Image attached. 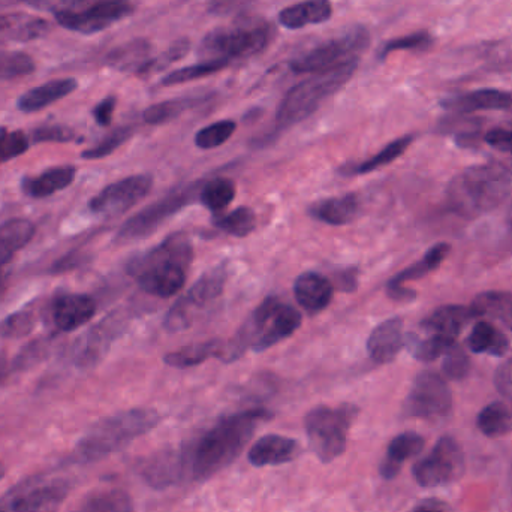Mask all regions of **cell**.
Wrapping results in <instances>:
<instances>
[{"label":"cell","mask_w":512,"mask_h":512,"mask_svg":"<svg viewBox=\"0 0 512 512\" xmlns=\"http://www.w3.org/2000/svg\"><path fill=\"white\" fill-rule=\"evenodd\" d=\"M370 33L361 24L348 27L340 35L316 45L289 63L295 74H315L339 68L352 62H360L361 54L369 48Z\"/></svg>","instance_id":"9c48e42d"},{"label":"cell","mask_w":512,"mask_h":512,"mask_svg":"<svg viewBox=\"0 0 512 512\" xmlns=\"http://www.w3.org/2000/svg\"><path fill=\"white\" fill-rule=\"evenodd\" d=\"M194 261V246L185 233L168 236L161 245L132 258L126 270L147 294L170 298L182 291Z\"/></svg>","instance_id":"7a4b0ae2"},{"label":"cell","mask_w":512,"mask_h":512,"mask_svg":"<svg viewBox=\"0 0 512 512\" xmlns=\"http://www.w3.org/2000/svg\"><path fill=\"white\" fill-rule=\"evenodd\" d=\"M5 474H6L5 465H3L2 462H0V480H2L3 477H5Z\"/></svg>","instance_id":"94428289"},{"label":"cell","mask_w":512,"mask_h":512,"mask_svg":"<svg viewBox=\"0 0 512 512\" xmlns=\"http://www.w3.org/2000/svg\"><path fill=\"white\" fill-rule=\"evenodd\" d=\"M405 322L399 316L387 319L370 333L367 340V352L375 363L387 364L396 360L405 346Z\"/></svg>","instance_id":"d6986e66"},{"label":"cell","mask_w":512,"mask_h":512,"mask_svg":"<svg viewBox=\"0 0 512 512\" xmlns=\"http://www.w3.org/2000/svg\"><path fill=\"white\" fill-rule=\"evenodd\" d=\"M228 273L225 265L213 268L200 277L197 283L189 289L185 297L180 298L174 307H171L165 318V328L168 331L186 330L192 322V312L198 307L215 301L224 291L227 283Z\"/></svg>","instance_id":"5bb4252c"},{"label":"cell","mask_w":512,"mask_h":512,"mask_svg":"<svg viewBox=\"0 0 512 512\" xmlns=\"http://www.w3.org/2000/svg\"><path fill=\"white\" fill-rule=\"evenodd\" d=\"M442 357V372L448 379L462 381L469 375L471 358L459 343H454Z\"/></svg>","instance_id":"7dc6e473"},{"label":"cell","mask_w":512,"mask_h":512,"mask_svg":"<svg viewBox=\"0 0 512 512\" xmlns=\"http://www.w3.org/2000/svg\"><path fill=\"white\" fill-rule=\"evenodd\" d=\"M360 409L351 403L316 406L304 418V429L313 454L322 463H331L345 453L349 430Z\"/></svg>","instance_id":"52a82bcc"},{"label":"cell","mask_w":512,"mask_h":512,"mask_svg":"<svg viewBox=\"0 0 512 512\" xmlns=\"http://www.w3.org/2000/svg\"><path fill=\"white\" fill-rule=\"evenodd\" d=\"M273 27L262 20H245L233 26L218 27L204 36L200 44L201 60L231 63L261 53L273 39Z\"/></svg>","instance_id":"ba28073f"},{"label":"cell","mask_w":512,"mask_h":512,"mask_svg":"<svg viewBox=\"0 0 512 512\" xmlns=\"http://www.w3.org/2000/svg\"><path fill=\"white\" fill-rule=\"evenodd\" d=\"M140 474L150 487L158 490L168 489L188 480L180 448H168L153 454L144 460Z\"/></svg>","instance_id":"e0dca14e"},{"label":"cell","mask_w":512,"mask_h":512,"mask_svg":"<svg viewBox=\"0 0 512 512\" xmlns=\"http://www.w3.org/2000/svg\"><path fill=\"white\" fill-rule=\"evenodd\" d=\"M35 325V315L27 310L12 313L0 322V336L8 339H20L27 336Z\"/></svg>","instance_id":"f907efd6"},{"label":"cell","mask_w":512,"mask_h":512,"mask_svg":"<svg viewBox=\"0 0 512 512\" xmlns=\"http://www.w3.org/2000/svg\"><path fill=\"white\" fill-rule=\"evenodd\" d=\"M50 23L27 12L0 14V42H30L47 35Z\"/></svg>","instance_id":"603a6c76"},{"label":"cell","mask_w":512,"mask_h":512,"mask_svg":"<svg viewBox=\"0 0 512 512\" xmlns=\"http://www.w3.org/2000/svg\"><path fill=\"white\" fill-rule=\"evenodd\" d=\"M387 294L394 301H402V303H408L417 298V292L414 289L406 288L405 285H387Z\"/></svg>","instance_id":"9f6ffc18"},{"label":"cell","mask_w":512,"mask_h":512,"mask_svg":"<svg viewBox=\"0 0 512 512\" xmlns=\"http://www.w3.org/2000/svg\"><path fill=\"white\" fill-rule=\"evenodd\" d=\"M484 141L495 149L512 155V131L502 128L492 129V131L487 132Z\"/></svg>","instance_id":"db71d44e"},{"label":"cell","mask_w":512,"mask_h":512,"mask_svg":"<svg viewBox=\"0 0 512 512\" xmlns=\"http://www.w3.org/2000/svg\"><path fill=\"white\" fill-rule=\"evenodd\" d=\"M433 38L427 30H418V32L409 33V35L400 36V38L391 39L385 42L379 50L378 57L381 60L387 59L390 54L397 51L426 50L432 45Z\"/></svg>","instance_id":"bcb514c9"},{"label":"cell","mask_w":512,"mask_h":512,"mask_svg":"<svg viewBox=\"0 0 512 512\" xmlns=\"http://www.w3.org/2000/svg\"><path fill=\"white\" fill-rule=\"evenodd\" d=\"M337 285L342 288L343 291H354L357 288V276H355V270L348 271V273H340L337 276Z\"/></svg>","instance_id":"6f0895ef"},{"label":"cell","mask_w":512,"mask_h":512,"mask_svg":"<svg viewBox=\"0 0 512 512\" xmlns=\"http://www.w3.org/2000/svg\"><path fill=\"white\" fill-rule=\"evenodd\" d=\"M450 252L451 246L448 243H438V245L433 246L432 249L427 251V254L424 255L421 261L415 262L411 267L400 271L397 276H394L388 285H405L406 282L427 276V274L432 273L433 270H436L445 261Z\"/></svg>","instance_id":"8d00e7d4"},{"label":"cell","mask_w":512,"mask_h":512,"mask_svg":"<svg viewBox=\"0 0 512 512\" xmlns=\"http://www.w3.org/2000/svg\"><path fill=\"white\" fill-rule=\"evenodd\" d=\"M414 512H447L442 508V505L436 502H424L420 507L415 508Z\"/></svg>","instance_id":"91938a15"},{"label":"cell","mask_w":512,"mask_h":512,"mask_svg":"<svg viewBox=\"0 0 512 512\" xmlns=\"http://www.w3.org/2000/svg\"><path fill=\"white\" fill-rule=\"evenodd\" d=\"M35 71L32 57L20 51H0V80L26 77Z\"/></svg>","instance_id":"ee69618b"},{"label":"cell","mask_w":512,"mask_h":512,"mask_svg":"<svg viewBox=\"0 0 512 512\" xmlns=\"http://www.w3.org/2000/svg\"><path fill=\"white\" fill-rule=\"evenodd\" d=\"M426 445V439L415 432H405L397 435L387 448L385 459L379 466V474L384 480H394L402 471L405 462L418 456Z\"/></svg>","instance_id":"cb8c5ba5"},{"label":"cell","mask_w":512,"mask_h":512,"mask_svg":"<svg viewBox=\"0 0 512 512\" xmlns=\"http://www.w3.org/2000/svg\"><path fill=\"white\" fill-rule=\"evenodd\" d=\"M224 343L219 340H207V342L192 343V345L180 348L179 351L165 355L164 361L168 366L176 369H188L198 366L209 358H221Z\"/></svg>","instance_id":"e575fe53"},{"label":"cell","mask_w":512,"mask_h":512,"mask_svg":"<svg viewBox=\"0 0 512 512\" xmlns=\"http://www.w3.org/2000/svg\"><path fill=\"white\" fill-rule=\"evenodd\" d=\"M69 490L71 484L63 478H29L0 496V512H57Z\"/></svg>","instance_id":"30bf717a"},{"label":"cell","mask_w":512,"mask_h":512,"mask_svg":"<svg viewBox=\"0 0 512 512\" xmlns=\"http://www.w3.org/2000/svg\"><path fill=\"white\" fill-rule=\"evenodd\" d=\"M131 495L122 489H101L81 499L74 512H134Z\"/></svg>","instance_id":"836d02e7"},{"label":"cell","mask_w":512,"mask_h":512,"mask_svg":"<svg viewBox=\"0 0 512 512\" xmlns=\"http://www.w3.org/2000/svg\"><path fill=\"white\" fill-rule=\"evenodd\" d=\"M161 423L155 409L137 408L104 418L92 427L75 447L80 463H93L128 447L135 439L152 432Z\"/></svg>","instance_id":"277c9868"},{"label":"cell","mask_w":512,"mask_h":512,"mask_svg":"<svg viewBox=\"0 0 512 512\" xmlns=\"http://www.w3.org/2000/svg\"><path fill=\"white\" fill-rule=\"evenodd\" d=\"M75 176H77V168L72 165H63V167L50 168L36 177H26L21 183V188L24 194L32 198L50 197L71 186Z\"/></svg>","instance_id":"f546056e"},{"label":"cell","mask_w":512,"mask_h":512,"mask_svg":"<svg viewBox=\"0 0 512 512\" xmlns=\"http://www.w3.org/2000/svg\"><path fill=\"white\" fill-rule=\"evenodd\" d=\"M152 45L146 39H134L114 48L107 56V65L122 72L140 74L152 59Z\"/></svg>","instance_id":"4dcf8cb0"},{"label":"cell","mask_w":512,"mask_h":512,"mask_svg":"<svg viewBox=\"0 0 512 512\" xmlns=\"http://www.w3.org/2000/svg\"><path fill=\"white\" fill-rule=\"evenodd\" d=\"M477 426L487 438H498L512 430V409L504 402H493L478 414Z\"/></svg>","instance_id":"74e56055"},{"label":"cell","mask_w":512,"mask_h":512,"mask_svg":"<svg viewBox=\"0 0 512 512\" xmlns=\"http://www.w3.org/2000/svg\"><path fill=\"white\" fill-rule=\"evenodd\" d=\"M267 409H249L221 418L215 426L201 433L194 442L182 445L186 478L194 481L209 480L222 469L233 465L246 445L254 436L255 430L265 421L271 420Z\"/></svg>","instance_id":"6da1fadb"},{"label":"cell","mask_w":512,"mask_h":512,"mask_svg":"<svg viewBox=\"0 0 512 512\" xmlns=\"http://www.w3.org/2000/svg\"><path fill=\"white\" fill-rule=\"evenodd\" d=\"M333 15V5L330 0H303L286 6L280 11V26L289 30L304 29L330 20Z\"/></svg>","instance_id":"d4e9b609"},{"label":"cell","mask_w":512,"mask_h":512,"mask_svg":"<svg viewBox=\"0 0 512 512\" xmlns=\"http://www.w3.org/2000/svg\"><path fill=\"white\" fill-rule=\"evenodd\" d=\"M301 313L294 307L270 297L259 304L245 327L236 334L231 343L224 345L221 360L225 363L239 360L246 349L255 352L267 351L277 343L291 337L300 328Z\"/></svg>","instance_id":"5b68a950"},{"label":"cell","mask_w":512,"mask_h":512,"mask_svg":"<svg viewBox=\"0 0 512 512\" xmlns=\"http://www.w3.org/2000/svg\"><path fill=\"white\" fill-rule=\"evenodd\" d=\"M132 134H134V128H131V126H122V128L114 129L104 140L99 141L92 149L83 152L81 156L84 159H90V161L107 158L111 153L116 152L120 146H123L132 137Z\"/></svg>","instance_id":"c3c4849f"},{"label":"cell","mask_w":512,"mask_h":512,"mask_svg":"<svg viewBox=\"0 0 512 512\" xmlns=\"http://www.w3.org/2000/svg\"><path fill=\"white\" fill-rule=\"evenodd\" d=\"M309 213L316 221L340 227V225L351 224L357 219L358 213H360V201L354 194L327 198V200L313 204Z\"/></svg>","instance_id":"f1b7e54d"},{"label":"cell","mask_w":512,"mask_h":512,"mask_svg":"<svg viewBox=\"0 0 512 512\" xmlns=\"http://www.w3.org/2000/svg\"><path fill=\"white\" fill-rule=\"evenodd\" d=\"M444 108L454 113H475L484 110H512V90L480 89L445 99Z\"/></svg>","instance_id":"7402d4cb"},{"label":"cell","mask_w":512,"mask_h":512,"mask_svg":"<svg viewBox=\"0 0 512 512\" xmlns=\"http://www.w3.org/2000/svg\"><path fill=\"white\" fill-rule=\"evenodd\" d=\"M29 149V138L21 131L0 132V164L18 158Z\"/></svg>","instance_id":"816d5d0a"},{"label":"cell","mask_w":512,"mask_h":512,"mask_svg":"<svg viewBox=\"0 0 512 512\" xmlns=\"http://www.w3.org/2000/svg\"><path fill=\"white\" fill-rule=\"evenodd\" d=\"M35 236V225L27 219H9L0 225V268L11 261L12 256L29 245Z\"/></svg>","instance_id":"1f68e13d"},{"label":"cell","mask_w":512,"mask_h":512,"mask_svg":"<svg viewBox=\"0 0 512 512\" xmlns=\"http://www.w3.org/2000/svg\"><path fill=\"white\" fill-rule=\"evenodd\" d=\"M117 99L114 96H108V98L102 99L95 110H93V117H95L96 123L101 126L111 125L113 120L114 110H116Z\"/></svg>","instance_id":"11a10c76"},{"label":"cell","mask_w":512,"mask_h":512,"mask_svg":"<svg viewBox=\"0 0 512 512\" xmlns=\"http://www.w3.org/2000/svg\"><path fill=\"white\" fill-rule=\"evenodd\" d=\"M74 140V132L65 126H42L33 132V141L44 143V141H56V143H66Z\"/></svg>","instance_id":"f5cc1de1"},{"label":"cell","mask_w":512,"mask_h":512,"mask_svg":"<svg viewBox=\"0 0 512 512\" xmlns=\"http://www.w3.org/2000/svg\"><path fill=\"white\" fill-rule=\"evenodd\" d=\"M468 346L477 354H489L502 357L510 349V339L504 331L496 328L490 321L480 319L468 337Z\"/></svg>","instance_id":"d6a6232c"},{"label":"cell","mask_w":512,"mask_h":512,"mask_svg":"<svg viewBox=\"0 0 512 512\" xmlns=\"http://www.w3.org/2000/svg\"><path fill=\"white\" fill-rule=\"evenodd\" d=\"M134 12V6L129 0L123 2H104V0H93L89 6L81 11H60L56 12V20L60 26L72 32L92 35L107 29L116 21L123 20Z\"/></svg>","instance_id":"2e32d148"},{"label":"cell","mask_w":512,"mask_h":512,"mask_svg":"<svg viewBox=\"0 0 512 512\" xmlns=\"http://www.w3.org/2000/svg\"><path fill=\"white\" fill-rule=\"evenodd\" d=\"M456 340L438 336V334L409 333L405 336V346L409 349L414 358L423 363H432L445 354Z\"/></svg>","instance_id":"d590c367"},{"label":"cell","mask_w":512,"mask_h":512,"mask_svg":"<svg viewBox=\"0 0 512 512\" xmlns=\"http://www.w3.org/2000/svg\"><path fill=\"white\" fill-rule=\"evenodd\" d=\"M236 194V183L233 180L218 177V179L209 180L206 185H203L200 192V201L204 207L212 210L213 213H221L222 210L227 209L233 203Z\"/></svg>","instance_id":"ab89813d"},{"label":"cell","mask_w":512,"mask_h":512,"mask_svg":"<svg viewBox=\"0 0 512 512\" xmlns=\"http://www.w3.org/2000/svg\"><path fill=\"white\" fill-rule=\"evenodd\" d=\"M95 312V301L83 294H59L51 303L54 327L65 333L86 325Z\"/></svg>","instance_id":"ac0fdd59"},{"label":"cell","mask_w":512,"mask_h":512,"mask_svg":"<svg viewBox=\"0 0 512 512\" xmlns=\"http://www.w3.org/2000/svg\"><path fill=\"white\" fill-rule=\"evenodd\" d=\"M412 143H414V137H412V135L397 138V140L387 144L378 155L372 156V158L367 159L363 164L357 165V167L351 171H354V174H369L372 173V171L379 170V168L385 167V165L391 164V162L400 158V156L409 149Z\"/></svg>","instance_id":"b9f144b4"},{"label":"cell","mask_w":512,"mask_h":512,"mask_svg":"<svg viewBox=\"0 0 512 512\" xmlns=\"http://www.w3.org/2000/svg\"><path fill=\"white\" fill-rule=\"evenodd\" d=\"M153 188V177L149 174L126 177L102 189L89 203L95 215L117 218L144 200Z\"/></svg>","instance_id":"9a60e30c"},{"label":"cell","mask_w":512,"mask_h":512,"mask_svg":"<svg viewBox=\"0 0 512 512\" xmlns=\"http://www.w3.org/2000/svg\"><path fill=\"white\" fill-rule=\"evenodd\" d=\"M189 50H191V41L186 38L179 39V41L171 44L168 50H165L161 56L152 57L150 62L147 63L146 68L140 72V75H152L161 71V69L168 68V66L183 59L189 53Z\"/></svg>","instance_id":"681fc988"},{"label":"cell","mask_w":512,"mask_h":512,"mask_svg":"<svg viewBox=\"0 0 512 512\" xmlns=\"http://www.w3.org/2000/svg\"><path fill=\"white\" fill-rule=\"evenodd\" d=\"M237 125L233 120H221V122L212 123L201 129L195 135V144L203 150L216 149L227 143L234 132H236Z\"/></svg>","instance_id":"f6af8a7d"},{"label":"cell","mask_w":512,"mask_h":512,"mask_svg":"<svg viewBox=\"0 0 512 512\" xmlns=\"http://www.w3.org/2000/svg\"><path fill=\"white\" fill-rule=\"evenodd\" d=\"M471 319L469 307L448 304V306L439 307L435 312L430 313L421 322L420 331L456 340Z\"/></svg>","instance_id":"484cf974"},{"label":"cell","mask_w":512,"mask_h":512,"mask_svg":"<svg viewBox=\"0 0 512 512\" xmlns=\"http://www.w3.org/2000/svg\"><path fill=\"white\" fill-rule=\"evenodd\" d=\"M512 191V171L505 165H475L454 177L448 186V204L466 218L484 215L501 206Z\"/></svg>","instance_id":"3957f363"},{"label":"cell","mask_w":512,"mask_h":512,"mask_svg":"<svg viewBox=\"0 0 512 512\" xmlns=\"http://www.w3.org/2000/svg\"><path fill=\"white\" fill-rule=\"evenodd\" d=\"M207 98H177L168 99V101L159 102V104L152 105L144 111V122L149 125H164V123L171 122L182 116L188 110L197 107L201 102L206 101Z\"/></svg>","instance_id":"f35d334b"},{"label":"cell","mask_w":512,"mask_h":512,"mask_svg":"<svg viewBox=\"0 0 512 512\" xmlns=\"http://www.w3.org/2000/svg\"><path fill=\"white\" fill-rule=\"evenodd\" d=\"M472 318L496 321L512 331V292L486 291L472 301Z\"/></svg>","instance_id":"83f0119b"},{"label":"cell","mask_w":512,"mask_h":512,"mask_svg":"<svg viewBox=\"0 0 512 512\" xmlns=\"http://www.w3.org/2000/svg\"><path fill=\"white\" fill-rule=\"evenodd\" d=\"M230 65L224 60H201L195 65L185 66V68L176 69L170 72L167 77L162 78V86L171 87L177 84L189 83V81L200 80V78L209 77V75L218 74L222 69Z\"/></svg>","instance_id":"60d3db41"},{"label":"cell","mask_w":512,"mask_h":512,"mask_svg":"<svg viewBox=\"0 0 512 512\" xmlns=\"http://www.w3.org/2000/svg\"><path fill=\"white\" fill-rule=\"evenodd\" d=\"M294 294L306 312L319 313L327 309L333 300V283L316 271H306L295 280Z\"/></svg>","instance_id":"44dd1931"},{"label":"cell","mask_w":512,"mask_h":512,"mask_svg":"<svg viewBox=\"0 0 512 512\" xmlns=\"http://www.w3.org/2000/svg\"><path fill=\"white\" fill-rule=\"evenodd\" d=\"M201 188H203V185L200 182L192 183L191 186L177 189L162 200L150 204L149 207L141 210L122 225L119 233H117V242H135V240L152 236L168 219L173 218L180 210L185 209L186 206L194 203V200L200 198Z\"/></svg>","instance_id":"8fae6325"},{"label":"cell","mask_w":512,"mask_h":512,"mask_svg":"<svg viewBox=\"0 0 512 512\" xmlns=\"http://www.w3.org/2000/svg\"><path fill=\"white\" fill-rule=\"evenodd\" d=\"M465 453L453 436H442L429 456L415 463L412 474L424 489L448 486L462 478L465 472Z\"/></svg>","instance_id":"7c38bea8"},{"label":"cell","mask_w":512,"mask_h":512,"mask_svg":"<svg viewBox=\"0 0 512 512\" xmlns=\"http://www.w3.org/2000/svg\"><path fill=\"white\" fill-rule=\"evenodd\" d=\"M301 447L295 439L282 435H265L249 450L248 459L256 468L280 466L300 456Z\"/></svg>","instance_id":"ffe728a7"},{"label":"cell","mask_w":512,"mask_h":512,"mask_svg":"<svg viewBox=\"0 0 512 512\" xmlns=\"http://www.w3.org/2000/svg\"><path fill=\"white\" fill-rule=\"evenodd\" d=\"M242 2L243 0H213L212 11L216 14H228Z\"/></svg>","instance_id":"680465c9"},{"label":"cell","mask_w":512,"mask_h":512,"mask_svg":"<svg viewBox=\"0 0 512 512\" xmlns=\"http://www.w3.org/2000/svg\"><path fill=\"white\" fill-rule=\"evenodd\" d=\"M358 63L360 62L315 72L306 80L295 84L280 102L276 114L277 128H289L312 116L321 107L322 102L327 101L351 80L352 75L357 71Z\"/></svg>","instance_id":"8992f818"},{"label":"cell","mask_w":512,"mask_h":512,"mask_svg":"<svg viewBox=\"0 0 512 512\" xmlns=\"http://www.w3.org/2000/svg\"><path fill=\"white\" fill-rule=\"evenodd\" d=\"M453 411V393L442 376L423 372L415 378L405 402L408 417L421 420L444 418Z\"/></svg>","instance_id":"4fadbf2b"},{"label":"cell","mask_w":512,"mask_h":512,"mask_svg":"<svg viewBox=\"0 0 512 512\" xmlns=\"http://www.w3.org/2000/svg\"><path fill=\"white\" fill-rule=\"evenodd\" d=\"M104 2H123V0H104Z\"/></svg>","instance_id":"6125c7cd"},{"label":"cell","mask_w":512,"mask_h":512,"mask_svg":"<svg viewBox=\"0 0 512 512\" xmlns=\"http://www.w3.org/2000/svg\"><path fill=\"white\" fill-rule=\"evenodd\" d=\"M216 227L234 237H246L255 230L256 216L249 207H239L228 215L216 219Z\"/></svg>","instance_id":"7bdbcfd3"},{"label":"cell","mask_w":512,"mask_h":512,"mask_svg":"<svg viewBox=\"0 0 512 512\" xmlns=\"http://www.w3.org/2000/svg\"><path fill=\"white\" fill-rule=\"evenodd\" d=\"M2 283H3V277H2V273H0V288H2Z\"/></svg>","instance_id":"be15d7a7"},{"label":"cell","mask_w":512,"mask_h":512,"mask_svg":"<svg viewBox=\"0 0 512 512\" xmlns=\"http://www.w3.org/2000/svg\"><path fill=\"white\" fill-rule=\"evenodd\" d=\"M77 86V80H74V78L48 81V83L35 87V89L29 90V92L20 96L17 102L18 110L23 111V113H35V111L44 110L48 105L71 95L77 89Z\"/></svg>","instance_id":"4316f807"}]
</instances>
